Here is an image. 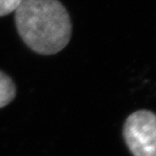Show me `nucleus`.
<instances>
[{"instance_id":"3","label":"nucleus","mask_w":156,"mask_h":156,"mask_svg":"<svg viewBox=\"0 0 156 156\" xmlns=\"http://www.w3.org/2000/svg\"><path fill=\"white\" fill-rule=\"evenodd\" d=\"M16 96V86L5 73L0 71V108L11 103Z\"/></svg>"},{"instance_id":"2","label":"nucleus","mask_w":156,"mask_h":156,"mask_svg":"<svg viewBox=\"0 0 156 156\" xmlns=\"http://www.w3.org/2000/svg\"><path fill=\"white\" fill-rule=\"evenodd\" d=\"M123 136L134 156H156V117L149 110H138L127 118Z\"/></svg>"},{"instance_id":"4","label":"nucleus","mask_w":156,"mask_h":156,"mask_svg":"<svg viewBox=\"0 0 156 156\" xmlns=\"http://www.w3.org/2000/svg\"><path fill=\"white\" fill-rule=\"evenodd\" d=\"M21 2L22 0H0V17L15 12Z\"/></svg>"},{"instance_id":"1","label":"nucleus","mask_w":156,"mask_h":156,"mask_svg":"<svg viewBox=\"0 0 156 156\" xmlns=\"http://www.w3.org/2000/svg\"><path fill=\"white\" fill-rule=\"evenodd\" d=\"M15 23L23 41L41 55L56 54L71 37L70 17L58 0H22Z\"/></svg>"}]
</instances>
